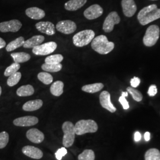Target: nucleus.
I'll list each match as a JSON object with an SVG mask.
<instances>
[{
	"label": "nucleus",
	"instance_id": "nucleus-12",
	"mask_svg": "<svg viewBox=\"0 0 160 160\" xmlns=\"http://www.w3.org/2000/svg\"><path fill=\"white\" fill-rule=\"evenodd\" d=\"M103 13L102 7L98 4H93L84 12V16L88 20H94L100 17Z\"/></svg>",
	"mask_w": 160,
	"mask_h": 160
},
{
	"label": "nucleus",
	"instance_id": "nucleus-15",
	"mask_svg": "<svg viewBox=\"0 0 160 160\" xmlns=\"http://www.w3.org/2000/svg\"><path fill=\"white\" fill-rule=\"evenodd\" d=\"M26 137L33 143H40L43 141L45 135L39 129L32 128L26 132Z\"/></svg>",
	"mask_w": 160,
	"mask_h": 160
},
{
	"label": "nucleus",
	"instance_id": "nucleus-7",
	"mask_svg": "<svg viewBox=\"0 0 160 160\" xmlns=\"http://www.w3.org/2000/svg\"><path fill=\"white\" fill-rule=\"evenodd\" d=\"M57 48V44L55 42H49L33 48L32 52L36 55H49L55 51Z\"/></svg>",
	"mask_w": 160,
	"mask_h": 160
},
{
	"label": "nucleus",
	"instance_id": "nucleus-19",
	"mask_svg": "<svg viewBox=\"0 0 160 160\" xmlns=\"http://www.w3.org/2000/svg\"><path fill=\"white\" fill-rule=\"evenodd\" d=\"M87 0H69L67 1L65 5V8L70 12L77 11L84 6Z\"/></svg>",
	"mask_w": 160,
	"mask_h": 160
},
{
	"label": "nucleus",
	"instance_id": "nucleus-29",
	"mask_svg": "<svg viewBox=\"0 0 160 160\" xmlns=\"http://www.w3.org/2000/svg\"><path fill=\"white\" fill-rule=\"evenodd\" d=\"M38 78L39 81L45 85H49L53 82V77L51 74L45 72H41L38 75Z\"/></svg>",
	"mask_w": 160,
	"mask_h": 160
},
{
	"label": "nucleus",
	"instance_id": "nucleus-13",
	"mask_svg": "<svg viewBox=\"0 0 160 160\" xmlns=\"http://www.w3.org/2000/svg\"><path fill=\"white\" fill-rule=\"evenodd\" d=\"M100 103L103 108L111 113H114L116 111V108L111 102L110 94L107 91H103L100 94Z\"/></svg>",
	"mask_w": 160,
	"mask_h": 160
},
{
	"label": "nucleus",
	"instance_id": "nucleus-37",
	"mask_svg": "<svg viewBox=\"0 0 160 160\" xmlns=\"http://www.w3.org/2000/svg\"><path fill=\"white\" fill-rule=\"evenodd\" d=\"M67 150L65 147H62L58 149L57 151L55 152V157L58 160H61L62 157L67 154Z\"/></svg>",
	"mask_w": 160,
	"mask_h": 160
},
{
	"label": "nucleus",
	"instance_id": "nucleus-42",
	"mask_svg": "<svg viewBox=\"0 0 160 160\" xmlns=\"http://www.w3.org/2000/svg\"><path fill=\"white\" fill-rule=\"evenodd\" d=\"M144 138H145V140L146 141H149L150 140V133L149 132H146L144 134Z\"/></svg>",
	"mask_w": 160,
	"mask_h": 160
},
{
	"label": "nucleus",
	"instance_id": "nucleus-41",
	"mask_svg": "<svg viewBox=\"0 0 160 160\" xmlns=\"http://www.w3.org/2000/svg\"><path fill=\"white\" fill-rule=\"evenodd\" d=\"M6 46V42L5 40L0 38V49L4 48Z\"/></svg>",
	"mask_w": 160,
	"mask_h": 160
},
{
	"label": "nucleus",
	"instance_id": "nucleus-3",
	"mask_svg": "<svg viewBox=\"0 0 160 160\" xmlns=\"http://www.w3.org/2000/svg\"><path fill=\"white\" fill-rule=\"evenodd\" d=\"M75 132L77 135L87 133H95L98 130V125L94 120H80L74 125Z\"/></svg>",
	"mask_w": 160,
	"mask_h": 160
},
{
	"label": "nucleus",
	"instance_id": "nucleus-34",
	"mask_svg": "<svg viewBox=\"0 0 160 160\" xmlns=\"http://www.w3.org/2000/svg\"><path fill=\"white\" fill-rule=\"evenodd\" d=\"M20 68V65L19 63L14 62L12 63V65L8 67L5 70L4 75L6 77H9L12 75L14 74V73L17 72L18 70Z\"/></svg>",
	"mask_w": 160,
	"mask_h": 160
},
{
	"label": "nucleus",
	"instance_id": "nucleus-32",
	"mask_svg": "<svg viewBox=\"0 0 160 160\" xmlns=\"http://www.w3.org/2000/svg\"><path fill=\"white\" fill-rule=\"evenodd\" d=\"M127 92L129 93H130L132 95V96L133 97V98L137 101L138 102H141V100H142V94H141V92L138 91L137 89H135L133 87H129L127 88Z\"/></svg>",
	"mask_w": 160,
	"mask_h": 160
},
{
	"label": "nucleus",
	"instance_id": "nucleus-1",
	"mask_svg": "<svg viewBox=\"0 0 160 160\" xmlns=\"http://www.w3.org/2000/svg\"><path fill=\"white\" fill-rule=\"evenodd\" d=\"M160 18V8L156 4H151L143 8L138 14V20L142 26Z\"/></svg>",
	"mask_w": 160,
	"mask_h": 160
},
{
	"label": "nucleus",
	"instance_id": "nucleus-35",
	"mask_svg": "<svg viewBox=\"0 0 160 160\" xmlns=\"http://www.w3.org/2000/svg\"><path fill=\"white\" fill-rule=\"evenodd\" d=\"M9 141V135L6 131L0 133V149L5 148Z\"/></svg>",
	"mask_w": 160,
	"mask_h": 160
},
{
	"label": "nucleus",
	"instance_id": "nucleus-23",
	"mask_svg": "<svg viewBox=\"0 0 160 160\" xmlns=\"http://www.w3.org/2000/svg\"><path fill=\"white\" fill-rule=\"evenodd\" d=\"M63 87L64 84L62 81H57L52 84L50 88V92L52 95L59 97L63 94Z\"/></svg>",
	"mask_w": 160,
	"mask_h": 160
},
{
	"label": "nucleus",
	"instance_id": "nucleus-26",
	"mask_svg": "<svg viewBox=\"0 0 160 160\" xmlns=\"http://www.w3.org/2000/svg\"><path fill=\"white\" fill-rule=\"evenodd\" d=\"M104 87V85L102 83H94L92 84H88L82 87V90L83 92H88V93H95L102 90Z\"/></svg>",
	"mask_w": 160,
	"mask_h": 160
},
{
	"label": "nucleus",
	"instance_id": "nucleus-17",
	"mask_svg": "<svg viewBox=\"0 0 160 160\" xmlns=\"http://www.w3.org/2000/svg\"><path fill=\"white\" fill-rule=\"evenodd\" d=\"M22 152L30 158L36 160H39L42 158L43 155V152L40 149L30 145L24 147L22 148Z\"/></svg>",
	"mask_w": 160,
	"mask_h": 160
},
{
	"label": "nucleus",
	"instance_id": "nucleus-27",
	"mask_svg": "<svg viewBox=\"0 0 160 160\" xmlns=\"http://www.w3.org/2000/svg\"><path fill=\"white\" fill-rule=\"evenodd\" d=\"M62 68V65L61 63H45L42 65V69L49 72H57L60 71Z\"/></svg>",
	"mask_w": 160,
	"mask_h": 160
},
{
	"label": "nucleus",
	"instance_id": "nucleus-28",
	"mask_svg": "<svg viewBox=\"0 0 160 160\" xmlns=\"http://www.w3.org/2000/svg\"><path fill=\"white\" fill-rule=\"evenodd\" d=\"M145 160H160V151L158 149H149L145 152Z\"/></svg>",
	"mask_w": 160,
	"mask_h": 160
},
{
	"label": "nucleus",
	"instance_id": "nucleus-6",
	"mask_svg": "<svg viewBox=\"0 0 160 160\" xmlns=\"http://www.w3.org/2000/svg\"><path fill=\"white\" fill-rule=\"evenodd\" d=\"M160 28L157 25H151L147 30L143 37V44L146 46H154L160 37Z\"/></svg>",
	"mask_w": 160,
	"mask_h": 160
},
{
	"label": "nucleus",
	"instance_id": "nucleus-16",
	"mask_svg": "<svg viewBox=\"0 0 160 160\" xmlns=\"http://www.w3.org/2000/svg\"><path fill=\"white\" fill-rule=\"evenodd\" d=\"M35 26L36 29L42 33L48 36H52L55 34V26L50 22H40L36 23Z\"/></svg>",
	"mask_w": 160,
	"mask_h": 160
},
{
	"label": "nucleus",
	"instance_id": "nucleus-31",
	"mask_svg": "<svg viewBox=\"0 0 160 160\" xmlns=\"http://www.w3.org/2000/svg\"><path fill=\"white\" fill-rule=\"evenodd\" d=\"M22 78V74L20 72H17L14 73V74L9 76V78H8L7 83V85L10 87H13L16 86L20 80Z\"/></svg>",
	"mask_w": 160,
	"mask_h": 160
},
{
	"label": "nucleus",
	"instance_id": "nucleus-33",
	"mask_svg": "<svg viewBox=\"0 0 160 160\" xmlns=\"http://www.w3.org/2000/svg\"><path fill=\"white\" fill-rule=\"evenodd\" d=\"M63 59V57L61 54H56L49 56L45 59V63H59Z\"/></svg>",
	"mask_w": 160,
	"mask_h": 160
},
{
	"label": "nucleus",
	"instance_id": "nucleus-18",
	"mask_svg": "<svg viewBox=\"0 0 160 160\" xmlns=\"http://www.w3.org/2000/svg\"><path fill=\"white\" fill-rule=\"evenodd\" d=\"M26 14L32 19L40 20L45 16V12L38 7H30L26 9Z\"/></svg>",
	"mask_w": 160,
	"mask_h": 160
},
{
	"label": "nucleus",
	"instance_id": "nucleus-20",
	"mask_svg": "<svg viewBox=\"0 0 160 160\" xmlns=\"http://www.w3.org/2000/svg\"><path fill=\"white\" fill-rule=\"evenodd\" d=\"M44 40V36L41 35H36L29 39L25 40L23 46L24 48H33L36 46L40 45Z\"/></svg>",
	"mask_w": 160,
	"mask_h": 160
},
{
	"label": "nucleus",
	"instance_id": "nucleus-11",
	"mask_svg": "<svg viewBox=\"0 0 160 160\" xmlns=\"http://www.w3.org/2000/svg\"><path fill=\"white\" fill-rule=\"evenodd\" d=\"M39 122L38 118L33 116H26L14 119L13 123L15 126L28 127L36 125Z\"/></svg>",
	"mask_w": 160,
	"mask_h": 160
},
{
	"label": "nucleus",
	"instance_id": "nucleus-24",
	"mask_svg": "<svg viewBox=\"0 0 160 160\" xmlns=\"http://www.w3.org/2000/svg\"><path fill=\"white\" fill-rule=\"evenodd\" d=\"M11 57L13 58L14 62L20 63L26 62L30 59V55L26 52H15L12 53Z\"/></svg>",
	"mask_w": 160,
	"mask_h": 160
},
{
	"label": "nucleus",
	"instance_id": "nucleus-9",
	"mask_svg": "<svg viewBox=\"0 0 160 160\" xmlns=\"http://www.w3.org/2000/svg\"><path fill=\"white\" fill-rule=\"evenodd\" d=\"M56 29L58 32L65 34L73 33L77 29V25L71 20H62L57 23Z\"/></svg>",
	"mask_w": 160,
	"mask_h": 160
},
{
	"label": "nucleus",
	"instance_id": "nucleus-10",
	"mask_svg": "<svg viewBox=\"0 0 160 160\" xmlns=\"http://www.w3.org/2000/svg\"><path fill=\"white\" fill-rule=\"evenodd\" d=\"M22 24L18 20H12L0 23V32L2 33L17 32L22 28Z\"/></svg>",
	"mask_w": 160,
	"mask_h": 160
},
{
	"label": "nucleus",
	"instance_id": "nucleus-14",
	"mask_svg": "<svg viewBox=\"0 0 160 160\" xmlns=\"http://www.w3.org/2000/svg\"><path fill=\"white\" fill-rule=\"evenodd\" d=\"M121 5L123 14L126 17H132L137 12V7L134 0H122Z\"/></svg>",
	"mask_w": 160,
	"mask_h": 160
},
{
	"label": "nucleus",
	"instance_id": "nucleus-30",
	"mask_svg": "<svg viewBox=\"0 0 160 160\" xmlns=\"http://www.w3.org/2000/svg\"><path fill=\"white\" fill-rule=\"evenodd\" d=\"M78 160H94L95 154L92 149H85L78 156Z\"/></svg>",
	"mask_w": 160,
	"mask_h": 160
},
{
	"label": "nucleus",
	"instance_id": "nucleus-39",
	"mask_svg": "<svg viewBox=\"0 0 160 160\" xmlns=\"http://www.w3.org/2000/svg\"><path fill=\"white\" fill-rule=\"evenodd\" d=\"M140 82H141L140 79L138 77H133L131 80V85L132 87H133V88L137 87L139 85Z\"/></svg>",
	"mask_w": 160,
	"mask_h": 160
},
{
	"label": "nucleus",
	"instance_id": "nucleus-38",
	"mask_svg": "<svg viewBox=\"0 0 160 160\" xmlns=\"http://www.w3.org/2000/svg\"><path fill=\"white\" fill-rule=\"evenodd\" d=\"M157 93V88L155 85H151L149 88L148 94L151 97H154Z\"/></svg>",
	"mask_w": 160,
	"mask_h": 160
},
{
	"label": "nucleus",
	"instance_id": "nucleus-22",
	"mask_svg": "<svg viewBox=\"0 0 160 160\" xmlns=\"http://www.w3.org/2000/svg\"><path fill=\"white\" fill-rule=\"evenodd\" d=\"M34 89L33 87L30 84L21 86L17 89V96L20 97H28L34 94Z\"/></svg>",
	"mask_w": 160,
	"mask_h": 160
},
{
	"label": "nucleus",
	"instance_id": "nucleus-2",
	"mask_svg": "<svg viewBox=\"0 0 160 160\" xmlns=\"http://www.w3.org/2000/svg\"><path fill=\"white\" fill-rule=\"evenodd\" d=\"M92 49L101 55H106L113 50L114 44L109 42L104 35H100L94 38L92 41Z\"/></svg>",
	"mask_w": 160,
	"mask_h": 160
},
{
	"label": "nucleus",
	"instance_id": "nucleus-5",
	"mask_svg": "<svg viewBox=\"0 0 160 160\" xmlns=\"http://www.w3.org/2000/svg\"><path fill=\"white\" fill-rule=\"evenodd\" d=\"M62 128L63 132L62 144L65 148L71 147L74 142L75 136L74 125L72 122L67 121L63 123Z\"/></svg>",
	"mask_w": 160,
	"mask_h": 160
},
{
	"label": "nucleus",
	"instance_id": "nucleus-44",
	"mask_svg": "<svg viewBox=\"0 0 160 160\" xmlns=\"http://www.w3.org/2000/svg\"><path fill=\"white\" fill-rule=\"evenodd\" d=\"M151 1H157V0H151Z\"/></svg>",
	"mask_w": 160,
	"mask_h": 160
},
{
	"label": "nucleus",
	"instance_id": "nucleus-25",
	"mask_svg": "<svg viewBox=\"0 0 160 160\" xmlns=\"http://www.w3.org/2000/svg\"><path fill=\"white\" fill-rule=\"evenodd\" d=\"M24 42V38L22 36H20L10 42L6 46V51L7 52L12 51L21 46H23Z\"/></svg>",
	"mask_w": 160,
	"mask_h": 160
},
{
	"label": "nucleus",
	"instance_id": "nucleus-43",
	"mask_svg": "<svg viewBox=\"0 0 160 160\" xmlns=\"http://www.w3.org/2000/svg\"><path fill=\"white\" fill-rule=\"evenodd\" d=\"M1 92H2V88H1V86H0V96H1Z\"/></svg>",
	"mask_w": 160,
	"mask_h": 160
},
{
	"label": "nucleus",
	"instance_id": "nucleus-4",
	"mask_svg": "<svg viewBox=\"0 0 160 160\" xmlns=\"http://www.w3.org/2000/svg\"><path fill=\"white\" fill-rule=\"evenodd\" d=\"M95 33L92 30H84L73 36V43L77 47H83L88 45L94 38Z\"/></svg>",
	"mask_w": 160,
	"mask_h": 160
},
{
	"label": "nucleus",
	"instance_id": "nucleus-21",
	"mask_svg": "<svg viewBox=\"0 0 160 160\" xmlns=\"http://www.w3.org/2000/svg\"><path fill=\"white\" fill-rule=\"evenodd\" d=\"M43 101L40 99L30 100L23 104V110L26 112H33L40 109L43 106Z\"/></svg>",
	"mask_w": 160,
	"mask_h": 160
},
{
	"label": "nucleus",
	"instance_id": "nucleus-8",
	"mask_svg": "<svg viewBox=\"0 0 160 160\" xmlns=\"http://www.w3.org/2000/svg\"><path fill=\"white\" fill-rule=\"evenodd\" d=\"M120 22V17L116 12H110L103 23V30L106 33L111 32L114 29V25L119 24Z\"/></svg>",
	"mask_w": 160,
	"mask_h": 160
},
{
	"label": "nucleus",
	"instance_id": "nucleus-40",
	"mask_svg": "<svg viewBox=\"0 0 160 160\" xmlns=\"http://www.w3.org/2000/svg\"><path fill=\"white\" fill-rule=\"evenodd\" d=\"M134 139L136 142H138L141 139V134L139 132H136L134 135Z\"/></svg>",
	"mask_w": 160,
	"mask_h": 160
},
{
	"label": "nucleus",
	"instance_id": "nucleus-36",
	"mask_svg": "<svg viewBox=\"0 0 160 160\" xmlns=\"http://www.w3.org/2000/svg\"><path fill=\"white\" fill-rule=\"evenodd\" d=\"M128 96V92H122V96L119 97V101L120 102V104L122 105L123 108L125 110H127V109L129 108V105L128 102L126 100V97Z\"/></svg>",
	"mask_w": 160,
	"mask_h": 160
}]
</instances>
